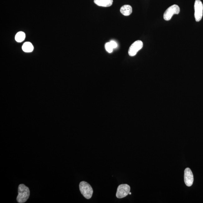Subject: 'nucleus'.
Listing matches in <instances>:
<instances>
[{
	"instance_id": "nucleus-12",
	"label": "nucleus",
	"mask_w": 203,
	"mask_h": 203,
	"mask_svg": "<svg viewBox=\"0 0 203 203\" xmlns=\"http://www.w3.org/2000/svg\"><path fill=\"white\" fill-rule=\"evenodd\" d=\"M105 48L106 50L109 53H111L113 52V48L112 47L110 42H108L106 43L105 45Z\"/></svg>"
},
{
	"instance_id": "nucleus-8",
	"label": "nucleus",
	"mask_w": 203,
	"mask_h": 203,
	"mask_svg": "<svg viewBox=\"0 0 203 203\" xmlns=\"http://www.w3.org/2000/svg\"><path fill=\"white\" fill-rule=\"evenodd\" d=\"M94 3L99 6L109 7L113 4V0H94Z\"/></svg>"
},
{
	"instance_id": "nucleus-5",
	"label": "nucleus",
	"mask_w": 203,
	"mask_h": 203,
	"mask_svg": "<svg viewBox=\"0 0 203 203\" xmlns=\"http://www.w3.org/2000/svg\"><path fill=\"white\" fill-rule=\"evenodd\" d=\"M130 186L127 184H121L117 188L116 196L118 198H124L128 196L130 191Z\"/></svg>"
},
{
	"instance_id": "nucleus-7",
	"label": "nucleus",
	"mask_w": 203,
	"mask_h": 203,
	"mask_svg": "<svg viewBox=\"0 0 203 203\" xmlns=\"http://www.w3.org/2000/svg\"><path fill=\"white\" fill-rule=\"evenodd\" d=\"M184 182L188 186H191L193 185L194 177L193 173L189 168H186L184 171Z\"/></svg>"
},
{
	"instance_id": "nucleus-2",
	"label": "nucleus",
	"mask_w": 203,
	"mask_h": 203,
	"mask_svg": "<svg viewBox=\"0 0 203 203\" xmlns=\"http://www.w3.org/2000/svg\"><path fill=\"white\" fill-rule=\"evenodd\" d=\"M79 189L81 194L87 199L91 198L93 190L89 184L85 181H82L79 184Z\"/></svg>"
},
{
	"instance_id": "nucleus-13",
	"label": "nucleus",
	"mask_w": 203,
	"mask_h": 203,
	"mask_svg": "<svg viewBox=\"0 0 203 203\" xmlns=\"http://www.w3.org/2000/svg\"><path fill=\"white\" fill-rule=\"evenodd\" d=\"M110 43L113 49L117 48V45L116 42V41H110Z\"/></svg>"
},
{
	"instance_id": "nucleus-1",
	"label": "nucleus",
	"mask_w": 203,
	"mask_h": 203,
	"mask_svg": "<svg viewBox=\"0 0 203 203\" xmlns=\"http://www.w3.org/2000/svg\"><path fill=\"white\" fill-rule=\"evenodd\" d=\"M30 195L29 188L24 184H20L18 187V195L17 197V202L19 203L26 202Z\"/></svg>"
},
{
	"instance_id": "nucleus-9",
	"label": "nucleus",
	"mask_w": 203,
	"mask_h": 203,
	"mask_svg": "<svg viewBox=\"0 0 203 203\" xmlns=\"http://www.w3.org/2000/svg\"><path fill=\"white\" fill-rule=\"evenodd\" d=\"M120 12L123 15L125 16H129L132 13L133 9L130 5H125L121 7Z\"/></svg>"
},
{
	"instance_id": "nucleus-10",
	"label": "nucleus",
	"mask_w": 203,
	"mask_h": 203,
	"mask_svg": "<svg viewBox=\"0 0 203 203\" xmlns=\"http://www.w3.org/2000/svg\"><path fill=\"white\" fill-rule=\"evenodd\" d=\"M22 49L23 51L25 52H31L33 51L34 46L31 43L26 42L23 44Z\"/></svg>"
},
{
	"instance_id": "nucleus-6",
	"label": "nucleus",
	"mask_w": 203,
	"mask_h": 203,
	"mask_svg": "<svg viewBox=\"0 0 203 203\" xmlns=\"http://www.w3.org/2000/svg\"><path fill=\"white\" fill-rule=\"evenodd\" d=\"M143 43L141 40L135 41L130 46L128 50L129 55L131 57L135 56L137 52L142 48Z\"/></svg>"
},
{
	"instance_id": "nucleus-14",
	"label": "nucleus",
	"mask_w": 203,
	"mask_h": 203,
	"mask_svg": "<svg viewBox=\"0 0 203 203\" xmlns=\"http://www.w3.org/2000/svg\"><path fill=\"white\" fill-rule=\"evenodd\" d=\"M129 194H130V195H131V193H130V192Z\"/></svg>"
},
{
	"instance_id": "nucleus-4",
	"label": "nucleus",
	"mask_w": 203,
	"mask_h": 203,
	"mask_svg": "<svg viewBox=\"0 0 203 203\" xmlns=\"http://www.w3.org/2000/svg\"><path fill=\"white\" fill-rule=\"evenodd\" d=\"M194 8L196 21L198 22L202 19L203 16V5L200 0H196Z\"/></svg>"
},
{
	"instance_id": "nucleus-11",
	"label": "nucleus",
	"mask_w": 203,
	"mask_h": 203,
	"mask_svg": "<svg viewBox=\"0 0 203 203\" xmlns=\"http://www.w3.org/2000/svg\"><path fill=\"white\" fill-rule=\"evenodd\" d=\"M25 38V34L23 32H18L15 36V40L17 42H21Z\"/></svg>"
},
{
	"instance_id": "nucleus-3",
	"label": "nucleus",
	"mask_w": 203,
	"mask_h": 203,
	"mask_svg": "<svg viewBox=\"0 0 203 203\" xmlns=\"http://www.w3.org/2000/svg\"><path fill=\"white\" fill-rule=\"evenodd\" d=\"M180 12V8L177 5H173L168 8L165 12L163 15L164 19L166 21H169L174 14H178Z\"/></svg>"
}]
</instances>
